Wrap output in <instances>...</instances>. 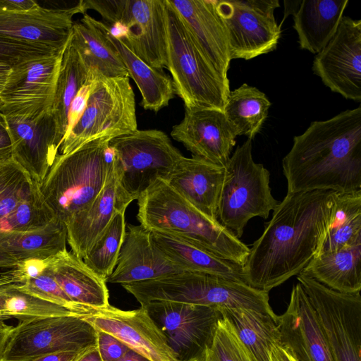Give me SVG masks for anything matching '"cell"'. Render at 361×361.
I'll use <instances>...</instances> for the list:
<instances>
[{"instance_id": "cell-25", "label": "cell", "mask_w": 361, "mask_h": 361, "mask_svg": "<svg viewBox=\"0 0 361 361\" xmlns=\"http://www.w3.org/2000/svg\"><path fill=\"white\" fill-rule=\"evenodd\" d=\"M48 268L73 302L94 310L110 305L106 281L72 252L66 250L49 258Z\"/></svg>"}, {"instance_id": "cell-9", "label": "cell", "mask_w": 361, "mask_h": 361, "mask_svg": "<svg viewBox=\"0 0 361 361\" xmlns=\"http://www.w3.org/2000/svg\"><path fill=\"white\" fill-rule=\"evenodd\" d=\"M109 145L118 184L132 201L157 179L165 180L183 157L164 132L154 129H137L111 139Z\"/></svg>"}, {"instance_id": "cell-52", "label": "cell", "mask_w": 361, "mask_h": 361, "mask_svg": "<svg viewBox=\"0 0 361 361\" xmlns=\"http://www.w3.org/2000/svg\"><path fill=\"white\" fill-rule=\"evenodd\" d=\"M11 70V66L6 63H0V94L3 91L9 73Z\"/></svg>"}, {"instance_id": "cell-45", "label": "cell", "mask_w": 361, "mask_h": 361, "mask_svg": "<svg viewBox=\"0 0 361 361\" xmlns=\"http://www.w3.org/2000/svg\"><path fill=\"white\" fill-rule=\"evenodd\" d=\"M40 6L34 0H0V10L11 12L33 11Z\"/></svg>"}, {"instance_id": "cell-46", "label": "cell", "mask_w": 361, "mask_h": 361, "mask_svg": "<svg viewBox=\"0 0 361 361\" xmlns=\"http://www.w3.org/2000/svg\"><path fill=\"white\" fill-rule=\"evenodd\" d=\"M82 351H58L40 356L32 361H74Z\"/></svg>"}, {"instance_id": "cell-41", "label": "cell", "mask_w": 361, "mask_h": 361, "mask_svg": "<svg viewBox=\"0 0 361 361\" xmlns=\"http://www.w3.org/2000/svg\"><path fill=\"white\" fill-rule=\"evenodd\" d=\"M63 50L58 51L46 46L0 37V63L11 67L25 61L50 56Z\"/></svg>"}, {"instance_id": "cell-32", "label": "cell", "mask_w": 361, "mask_h": 361, "mask_svg": "<svg viewBox=\"0 0 361 361\" xmlns=\"http://www.w3.org/2000/svg\"><path fill=\"white\" fill-rule=\"evenodd\" d=\"M66 225L57 217L28 231H0V249L18 262L52 257L66 250Z\"/></svg>"}, {"instance_id": "cell-26", "label": "cell", "mask_w": 361, "mask_h": 361, "mask_svg": "<svg viewBox=\"0 0 361 361\" xmlns=\"http://www.w3.org/2000/svg\"><path fill=\"white\" fill-rule=\"evenodd\" d=\"M348 0H302L293 13L300 47L320 52L337 31Z\"/></svg>"}, {"instance_id": "cell-13", "label": "cell", "mask_w": 361, "mask_h": 361, "mask_svg": "<svg viewBox=\"0 0 361 361\" xmlns=\"http://www.w3.org/2000/svg\"><path fill=\"white\" fill-rule=\"evenodd\" d=\"M140 307L146 309L180 361L204 356L222 317L212 307L164 300Z\"/></svg>"}, {"instance_id": "cell-15", "label": "cell", "mask_w": 361, "mask_h": 361, "mask_svg": "<svg viewBox=\"0 0 361 361\" xmlns=\"http://www.w3.org/2000/svg\"><path fill=\"white\" fill-rule=\"evenodd\" d=\"M314 73L332 92L361 102V20L343 16L336 32L314 57Z\"/></svg>"}, {"instance_id": "cell-21", "label": "cell", "mask_w": 361, "mask_h": 361, "mask_svg": "<svg viewBox=\"0 0 361 361\" xmlns=\"http://www.w3.org/2000/svg\"><path fill=\"white\" fill-rule=\"evenodd\" d=\"M188 271L175 264L159 250L150 231L128 225L116 264L106 282L122 285L152 280Z\"/></svg>"}, {"instance_id": "cell-6", "label": "cell", "mask_w": 361, "mask_h": 361, "mask_svg": "<svg viewBox=\"0 0 361 361\" xmlns=\"http://www.w3.org/2000/svg\"><path fill=\"white\" fill-rule=\"evenodd\" d=\"M82 14L99 13L110 33L149 66L168 65L165 0H81Z\"/></svg>"}, {"instance_id": "cell-2", "label": "cell", "mask_w": 361, "mask_h": 361, "mask_svg": "<svg viewBox=\"0 0 361 361\" xmlns=\"http://www.w3.org/2000/svg\"><path fill=\"white\" fill-rule=\"evenodd\" d=\"M288 193L361 190V106L313 121L282 160Z\"/></svg>"}, {"instance_id": "cell-27", "label": "cell", "mask_w": 361, "mask_h": 361, "mask_svg": "<svg viewBox=\"0 0 361 361\" xmlns=\"http://www.w3.org/2000/svg\"><path fill=\"white\" fill-rule=\"evenodd\" d=\"M70 42L87 69L105 77H129L116 47L99 25V20L87 13L80 23H74Z\"/></svg>"}, {"instance_id": "cell-43", "label": "cell", "mask_w": 361, "mask_h": 361, "mask_svg": "<svg viewBox=\"0 0 361 361\" xmlns=\"http://www.w3.org/2000/svg\"><path fill=\"white\" fill-rule=\"evenodd\" d=\"M92 81V73L88 70L87 78L73 99L68 112V128L65 136L76 124L85 111L87 101L90 95Z\"/></svg>"}, {"instance_id": "cell-22", "label": "cell", "mask_w": 361, "mask_h": 361, "mask_svg": "<svg viewBox=\"0 0 361 361\" xmlns=\"http://www.w3.org/2000/svg\"><path fill=\"white\" fill-rule=\"evenodd\" d=\"M131 202L118 184L115 160L101 192L65 223L72 252L83 259L116 213L126 209Z\"/></svg>"}, {"instance_id": "cell-35", "label": "cell", "mask_w": 361, "mask_h": 361, "mask_svg": "<svg viewBox=\"0 0 361 361\" xmlns=\"http://www.w3.org/2000/svg\"><path fill=\"white\" fill-rule=\"evenodd\" d=\"M41 197L40 185L19 164L0 161V230L23 204Z\"/></svg>"}, {"instance_id": "cell-42", "label": "cell", "mask_w": 361, "mask_h": 361, "mask_svg": "<svg viewBox=\"0 0 361 361\" xmlns=\"http://www.w3.org/2000/svg\"><path fill=\"white\" fill-rule=\"evenodd\" d=\"M97 347L103 361H116L130 349L113 336L97 331Z\"/></svg>"}, {"instance_id": "cell-33", "label": "cell", "mask_w": 361, "mask_h": 361, "mask_svg": "<svg viewBox=\"0 0 361 361\" xmlns=\"http://www.w3.org/2000/svg\"><path fill=\"white\" fill-rule=\"evenodd\" d=\"M88 69L69 41L63 51L51 108L60 148L68 128L71 104L87 78Z\"/></svg>"}, {"instance_id": "cell-12", "label": "cell", "mask_w": 361, "mask_h": 361, "mask_svg": "<svg viewBox=\"0 0 361 361\" xmlns=\"http://www.w3.org/2000/svg\"><path fill=\"white\" fill-rule=\"evenodd\" d=\"M278 7V0H216L231 60H249L276 49L281 33L274 17Z\"/></svg>"}, {"instance_id": "cell-28", "label": "cell", "mask_w": 361, "mask_h": 361, "mask_svg": "<svg viewBox=\"0 0 361 361\" xmlns=\"http://www.w3.org/2000/svg\"><path fill=\"white\" fill-rule=\"evenodd\" d=\"M150 233L154 243L165 257L185 271L245 283L242 265L221 259L171 234L157 231Z\"/></svg>"}, {"instance_id": "cell-7", "label": "cell", "mask_w": 361, "mask_h": 361, "mask_svg": "<svg viewBox=\"0 0 361 361\" xmlns=\"http://www.w3.org/2000/svg\"><path fill=\"white\" fill-rule=\"evenodd\" d=\"M252 149L247 139L230 157L217 203V221L238 239L251 219H267L279 204L271 194L270 173L254 161Z\"/></svg>"}, {"instance_id": "cell-37", "label": "cell", "mask_w": 361, "mask_h": 361, "mask_svg": "<svg viewBox=\"0 0 361 361\" xmlns=\"http://www.w3.org/2000/svg\"><path fill=\"white\" fill-rule=\"evenodd\" d=\"M126 210L116 213L82 259L91 270L106 281L114 270L125 238Z\"/></svg>"}, {"instance_id": "cell-17", "label": "cell", "mask_w": 361, "mask_h": 361, "mask_svg": "<svg viewBox=\"0 0 361 361\" xmlns=\"http://www.w3.org/2000/svg\"><path fill=\"white\" fill-rule=\"evenodd\" d=\"M4 117L11 140L12 159L41 186L59 152L51 110L32 118Z\"/></svg>"}, {"instance_id": "cell-18", "label": "cell", "mask_w": 361, "mask_h": 361, "mask_svg": "<svg viewBox=\"0 0 361 361\" xmlns=\"http://www.w3.org/2000/svg\"><path fill=\"white\" fill-rule=\"evenodd\" d=\"M171 135L192 156L223 167L237 137L224 111L214 109H185L183 120L173 126Z\"/></svg>"}, {"instance_id": "cell-29", "label": "cell", "mask_w": 361, "mask_h": 361, "mask_svg": "<svg viewBox=\"0 0 361 361\" xmlns=\"http://www.w3.org/2000/svg\"><path fill=\"white\" fill-rule=\"evenodd\" d=\"M343 293L361 290V244L319 252L300 273Z\"/></svg>"}, {"instance_id": "cell-3", "label": "cell", "mask_w": 361, "mask_h": 361, "mask_svg": "<svg viewBox=\"0 0 361 361\" xmlns=\"http://www.w3.org/2000/svg\"><path fill=\"white\" fill-rule=\"evenodd\" d=\"M137 219L149 231L167 233L221 259L243 266L250 248L204 215L163 179H157L138 197Z\"/></svg>"}, {"instance_id": "cell-47", "label": "cell", "mask_w": 361, "mask_h": 361, "mask_svg": "<svg viewBox=\"0 0 361 361\" xmlns=\"http://www.w3.org/2000/svg\"><path fill=\"white\" fill-rule=\"evenodd\" d=\"M271 361H298L289 349L281 342L275 343L271 346Z\"/></svg>"}, {"instance_id": "cell-30", "label": "cell", "mask_w": 361, "mask_h": 361, "mask_svg": "<svg viewBox=\"0 0 361 361\" xmlns=\"http://www.w3.org/2000/svg\"><path fill=\"white\" fill-rule=\"evenodd\" d=\"M99 25L106 37L117 49L131 77L138 87L145 110L158 112L167 106L174 97L175 92L171 78L163 70L149 66L130 51L118 38L109 32L108 25L102 21Z\"/></svg>"}, {"instance_id": "cell-1", "label": "cell", "mask_w": 361, "mask_h": 361, "mask_svg": "<svg viewBox=\"0 0 361 361\" xmlns=\"http://www.w3.org/2000/svg\"><path fill=\"white\" fill-rule=\"evenodd\" d=\"M339 192L288 193L273 210L243 266L245 282L269 292L298 275L321 252L334 224Z\"/></svg>"}, {"instance_id": "cell-40", "label": "cell", "mask_w": 361, "mask_h": 361, "mask_svg": "<svg viewBox=\"0 0 361 361\" xmlns=\"http://www.w3.org/2000/svg\"><path fill=\"white\" fill-rule=\"evenodd\" d=\"M205 361H255L237 336L228 321L219 319L210 346L204 354Z\"/></svg>"}, {"instance_id": "cell-51", "label": "cell", "mask_w": 361, "mask_h": 361, "mask_svg": "<svg viewBox=\"0 0 361 361\" xmlns=\"http://www.w3.org/2000/svg\"><path fill=\"white\" fill-rule=\"evenodd\" d=\"M18 261L12 256L0 249V267L10 269L14 267Z\"/></svg>"}, {"instance_id": "cell-10", "label": "cell", "mask_w": 361, "mask_h": 361, "mask_svg": "<svg viewBox=\"0 0 361 361\" xmlns=\"http://www.w3.org/2000/svg\"><path fill=\"white\" fill-rule=\"evenodd\" d=\"M311 303L334 361H361V295L331 289L297 275Z\"/></svg>"}, {"instance_id": "cell-49", "label": "cell", "mask_w": 361, "mask_h": 361, "mask_svg": "<svg viewBox=\"0 0 361 361\" xmlns=\"http://www.w3.org/2000/svg\"><path fill=\"white\" fill-rule=\"evenodd\" d=\"M4 321L0 319V361H4L5 350L14 329Z\"/></svg>"}, {"instance_id": "cell-11", "label": "cell", "mask_w": 361, "mask_h": 361, "mask_svg": "<svg viewBox=\"0 0 361 361\" xmlns=\"http://www.w3.org/2000/svg\"><path fill=\"white\" fill-rule=\"evenodd\" d=\"M97 345V331L75 315L33 317L14 327L4 361H32L54 352L82 351Z\"/></svg>"}, {"instance_id": "cell-54", "label": "cell", "mask_w": 361, "mask_h": 361, "mask_svg": "<svg viewBox=\"0 0 361 361\" xmlns=\"http://www.w3.org/2000/svg\"><path fill=\"white\" fill-rule=\"evenodd\" d=\"M116 361H149L134 350H129L121 358Z\"/></svg>"}, {"instance_id": "cell-31", "label": "cell", "mask_w": 361, "mask_h": 361, "mask_svg": "<svg viewBox=\"0 0 361 361\" xmlns=\"http://www.w3.org/2000/svg\"><path fill=\"white\" fill-rule=\"evenodd\" d=\"M255 361H271V346L281 342L277 315L253 310H219Z\"/></svg>"}, {"instance_id": "cell-44", "label": "cell", "mask_w": 361, "mask_h": 361, "mask_svg": "<svg viewBox=\"0 0 361 361\" xmlns=\"http://www.w3.org/2000/svg\"><path fill=\"white\" fill-rule=\"evenodd\" d=\"M12 159V144L4 116L0 113V161Z\"/></svg>"}, {"instance_id": "cell-24", "label": "cell", "mask_w": 361, "mask_h": 361, "mask_svg": "<svg viewBox=\"0 0 361 361\" xmlns=\"http://www.w3.org/2000/svg\"><path fill=\"white\" fill-rule=\"evenodd\" d=\"M224 176L223 166L195 156L183 157L165 181L196 209L217 221Z\"/></svg>"}, {"instance_id": "cell-14", "label": "cell", "mask_w": 361, "mask_h": 361, "mask_svg": "<svg viewBox=\"0 0 361 361\" xmlns=\"http://www.w3.org/2000/svg\"><path fill=\"white\" fill-rule=\"evenodd\" d=\"M63 51L12 66L0 94V113L32 118L51 110Z\"/></svg>"}, {"instance_id": "cell-19", "label": "cell", "mask_w": 361, "mask_h": 361, "mask_svg": "<svg viewBox=\"0 0 361 361\" xmlns=\"http://www.w3.org/2000/svg\"><path fill=\"white\" fill-rule=\"evenodd\" d=\"M281 343L298 361H334L314 310L300 283L286 311L277 315Z\"/></svg>"}, {"instance_id": "cell-36", "label": "cell", "mask_w": 361, "mask_h": 361, "mask_svg": "<svg viewBox=\"0 0 361 361\" xmlns=\"http://www.w3.org/2000/svg\"><path fill=\"white\" fill-rule=\"evenodd\" d=\"M357 244H361V190L339 193L334 224L321 252L336 251Z\"/></svg>"}, {"instance_id": "cell-16", "label": "cell", "mask_w": 361, "mask_h": 361, "mask_svg": "<svg viewBox=\"0 0 361 361\" xmlns=\"http://www.w3.org/2000/svg\"><path fill=\"white\" fill-rule=\"evenodd\" d=\"M83 318L96 331L113 336L149 361H180L144 307L123 310L110 305Z\"/></svg>"}, {"instance_id": "cell-8", "label": "cell", "mask_w": 361, "mask_h": 361, "mask_svg": "<svg viewBox=\"0 0 361 361\" xmlns=\"http://www.w3.org/2000/svg\"><path fill=\"white\" fill-rule=\"evenodd\" d=\"M92 81L84 112L59 148L68 154L102 137L114 138L137 129L135 94L129 77H105L89 69Z\"/></svg>"}, {"instance_id": "cell-39", "label": "cell", "mask_w": 361, "mask_h": 361, "mask_svg": "<svg viewBox=\"0 0 361 361\" xmlns=\"http://www.w3.org/2000/svg\"><path fill=\"white\" fill-rule=\"evenodd\" d=\"M15 286L20 290L58 305L81 317L89 316L96 310L73 302L58 284L48 265L37 277Z\"/></svg>"}, {"instance_id": "cell-23", "label": "cell", "mask_w": 361, "mask_h": 361, "mask_svg": "<svg viewBox=\"0 0 361 361\" xmlns=\"http://www.w3.org/2000/svg\"><path fill=\"white\" fill-rule=\"evenodd\" d=\"M180 16L200 48L225 79L231 61L226 25L216 0H169Z\"/></svg>"}, {"instance_id": "cell-53", "label": "cell", "mask_w": 361, "mask_h": 361, "mask_svg": "<svg viewBox=\"0 0 361 361\" xmlns=\"http://www.w3.org/2000/svg\"><path fill=\"white\" fill-rule=\"evenodd\" d=\"M301 1H284V18L286 19L287 16L293 15L300 4ZM283 20L282 22H283ZM282 22L280 25H281Z\"/></svg>"}, {"instance_id": "cell-55", "label": "cell", "mask_w": 361, "mask_h": 361, "mask_svg": "<svg viewBox=\"0 0 361 361\" xmlns=\"http://www.w3.org/2000/svg\"><path fill=\"white\" fill-rule=\"evenodd\" d=\"M186 361H205V358L204 356L202 357H196V358L190 359Z\"/></svg>"}, {"instance_id": "cell-5", "label": "cell", "mask_w": 361, "mask_h": 361, "mask_svg": "<svg viewBox=\"0 0 361 361\" xmlns=\"http://www.w3.org/2000/svg\"><path fill=\"white\" fill-rule=\"evenodd\" d=\"M168 32V65L175 94L185 109H214L224 111L229 82L207 59L185 22L165 0Z\"/></svg>"}, {"instance_id": "cell-4", "label": "cell", "mask_w": 361, "mask_h": 361, "mask_svg": "<svg viewBox=\"0 0 361 361\" xmlns=\"http://www.w3.org/2000/svg\"><path fill=\"white\" fill-rule=\"evenodd\" d=\"M110 137L88 142L56 157L40 189L56 217L64 224L87 207L102 190L116 155Z\"/></svg>"}, {"instance_id": "cell-50", "label": "cell", "mask_w": 361, "mask_h": 361, "mask_svg": "<svg viewBox=\"0 0 361 361\" xmlns=\"http://www.w3.org/2000/svg\"><path fill=\"white\" fill-rule=\"evenodd\" d=\"M74 361H103L97 345L83 350Z\"/></svg>"}, {"instance_id": "cell-34", "label": "cell", "mask_w": 361, "mask_h": 361, "mask_svg": "<svg viewBox=\"0 0 361 361\" xmlns=\"http://www.w3.org/2000/svg\"><path fill=\"white\" fill-rule=\"evenodd\" d=\"M271 105L264 92L243 83L230 91L224 113L237 136L252 140L260 131Z\"/></svg>"}, {"instance_id": "cell-48", "label": "cell", "mask_w": 361, "mask_h": 361, "mask_svg": "<svg viewBox=\"0 0 361 361\" xmlns=\"http://www.w3.org/2000/svg\"><path fill=\"white\" fill-rule=\"evenodd\" d=\"M13 284L4 273L0 274V319H8L5 313V302L10 286Z\"/></svg>"}, {"instance_id": "cell-38", "label": "cell", "mask_w": 361, "mask_h": 361, "mask_svg": "<svg viewBox=\"0 0 361 361\" xmlns=\"http://www.w3.org/2000/svg\"><path fill=\"white\" fill-rule=\"evenodd\" d=\"M5 313L8 319L16 318L19 321L33 317L78 316L58 305L20 290L14 284L10 286L8 291Z\"/></svg>"}, {"instance_id": "cell-20", "label": "cell", "mask_w": 361, "mask_h": 361, "mask_svg": "<svg viewBox=\"0 0 361 361\" xmlns=\"http://www.w3.org/2000/svg\"><path fill=\"white\" fill-rule=\"evenodd\" d=\"M82 13L78 4L69 8H38L25 12L0 10V37L63 50L71 37L73 16Z\"/></svg>"}]
</instances>
